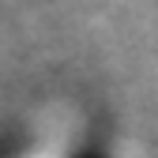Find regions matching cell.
I'll use <instances>...</instances> for the list:
<instances>
[{
	"mask_svg": "<svg viewBox=\"0 0 158 158\" xmlns=\"http://www.w3.org/2000/svg\"><path fill=\"white\" fill-rule=\"evenodd\" d=\"M19 158H98V154H94V147L83 139V135H53V139L34 143Z\"/></svg>",
	"mask_w": 158,
	"mask_h": 158,
	"instance_id": "6da1fadb",
	"label": "cell"
}]
</instances>
